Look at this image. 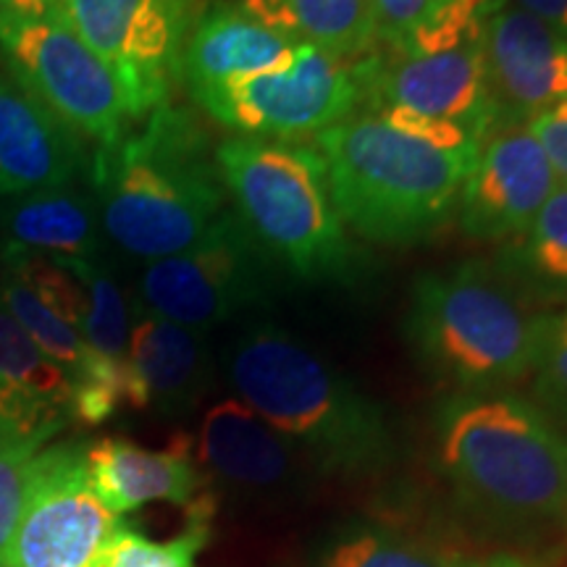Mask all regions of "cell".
Instances as JSON below:
<instances>
[{"mask_svg": "<svg viewBox=\"0 0 567 567\" xmlns=\"http://www.w3.org/2000/svg\"><path fill=\"white\" fill-rule=\"evenodd\" d=\"M197 465L245 492H281L300 481L305 457L255 410L224 400L205 413L197 431Z\"/></svg>", "mask_w": 567, "mask_h": 567, "instance_id": "ac0fdd59", "label": "cell"}, {"mask_svg": "<svg viewBox=\"0 0 567 567\" xmlns=\"http://www.w3.org/2000/svg\"><path fill=\"white\" fill-rule=\"evenodd\" d=\"M297 42L260 24L237 3H216L197 13L182 53V80L189 92L281 69Z\"/></svg>", "mask_w": 567, "mask_h": 567, "instance_id": "ffe728a7", "label": "cell"}, {"mask_svg": "<svg viewBox=\"0 0 567 567\" xmlns=\"http://www.w3.org/2000/svg\"><path fill=\"white\" fill-rule=\"evenodd\" d=\"M457 563L386 530H358L342 538L321 567H457Z\"/></svg>", "mask_w": 567, "mask_h": 567, "instance_id": "83f0119b", "label": "cell"}, {"mask_svg": "<svg viewBox=\"0 0 567 567\" xmlns=\"http://www.w3.org/2000/svg\"><path fill=\"white\" fill-rule=\"evenodd\" d=\"M216 163L234 213L284 274L302 281L352 274L354 250L313 145L231 137L216 147Z\"/></svg>", "mask_w": 567, "mask_h": 567, "instance_id": "8992f818", "label": "cell"}, {"mask_svg": "<svg viewBox=\"0 0 567 567\" xmlns=\"http://www.w3.org/2000/svg\"><path fill=\"white\" fill-rule=\"evenodd\" d=\"M71 417V384L0 305V429L55 436Z\"/></svg>", "mask_w": 567, "mask_h": 567, "instance_id": "44dd1931", "label": "cell"}, {"mask_svg": "<svg viewBox=\"0 0 567 567\" xmlns=\"http://www.w3.org/2000/svg\"><path fill=\"white\" fill-rule=\"evenodd\" d=\"M84 460L92 488L118 517L151 502L193 507L205 496V473L197 465L195 442L184 434L163 450L105 436L84 446Z\"/></svg>", "mask_w": 567, "mask_h": 567, "instance_id": "2e32d148", "label": "cell"}, {"mask_svg": "<svg viewBox=\"0 0 567 567\" xmlns=\"http://www.w3.org/2000/svg\"><path fill=\"white\" fill-rule=\"evenodd\" d=\"M557 187L555 168L526 124L494 132L481 145L460 195V229L484 243L513 239L526 231Z\"/></svg>", "mask_w": 567, "mask_h": 567, "instance_id": "5bb4252c", "label": "cell"}, {"mask_svg": "<svg viewBox=\"0 0 567 567\" xmlns=\"http://www.w3.org/2000/svg\"><path fill=\"white\" fill-rule=\"evenodd\" d=\"M509 3L549 24L551 30L567 34V0H509Z\"/></svg>", "mask_w": 567, "mask_h": 567, "instance_id": "d6a6232c", "label": "cell"}, {"mask_svg": "<svg viewBox=\"0 0 567 567\" xmlns=\"http://www.w3.org/2000/svg\"><path fill=\"white\" fill-rule=\"evenodd\" d=\"M87 168L84 137L9 71L0 74V197L71 187Z\"/></svg>", "mask_w": 567, "mask_h": 567, "instance_id": "9a60e30c", "label": "cell"}, {"mask_svg": "<svg viewBox=\"0 0 567 567\" xmlns=\"http://www.w3.org/2000/svg\"><path fill=\"white\" fill-rule=\"evenodd\" d=\"M360 109H400L471 126L481 140L496 132L481 38L446 53L415 55L375 48L354 61Z\"/></svg>", "mask_w": 567, "mask_h": 567, "instance_id": "7c38bea8", "label": "cell"}, {"mask_svg": "<svg viewBox=\"0 0 567 567\" xmlns=\"http://www.w3.org/2000/svg\"><path fill=\"white\" fill-rule=\"evenodd\" d=\"M187 509V526L168 542H155L118 523L92 567H197V557L210 542L213 499L205 494Z\"/></svg>", "mask_w": 567, "mask_h": 567, "instance_id": "484cf974", "label": "cell"}, {"mask_svg": "<svg viewBox=\"0 0 567 567\" xmlns=\"http://www.w3.org/2000/svg\"><path fill=\"white\" fill-rule=\"evenodd\" d=\"M492 0H371L375 48L431 55L481 38Z\"/></svg>", "mask_w": 567, "mask_h": 567, "instance_id": "7402d4cb", "label": "cell"}, {"mask_svg": "<svg viewBox=\"0 0 567 567\" xmlns=\"http://www.w3.org/2000/svg\"><path fill=\"white\" fill-rule=\"evenodd\" d=\"M534 134L544 155L555 168L559 184L567 187V101L549 105L526 124Z\"/></svg>", "mask_w": 567, "mask_h": 567, "instance_id": "4dcf8cb0", "label": "cell"}, {"mask_svg": "<svg viewBox=\"0 0 567 567\" xmlns=\"http://www.w3.org/2000/svg\"><path fill=\"white\" fill-rule=\"evenodd\" d=\"M197 13V0H53V17L111 69L134 118L168 103Z\"/></svg>", "mask_w": 567, "mask_h": 567, "instance_id": "9c48e42d", "label": "cell"}, {"mask_svg": "<svg viewBox=\"0 0 567 567\" xmlns=\"http://www.w3.org/2000/svg\"><path fill=\"white\" fill-rule=\"evenodd\" d=\"M53 17V0H0V27Z\"/></svg>", "mask_w": 567, "mask_h": 567, "instance_id": "1f68e13d", "label": "cell"}, {"mask_svg": "<svg viewBox=\"0 0 567 567\" xmlns=\"http://www.w3.org/2000/svg\"><path fill=\"white\" fill-rule=\"evenodd\" d=\"M0 305L30 334L32 342L55 365H61L66 371V375L80 371V365L90 354V347L82 339L80 329L66 321L59 310H53L51 305L42 300L32 287H27L17 274H11L9 268L0 271Z\"/></svg>", "mask_w": 567, "mask_h": 567, "instance_id": "4316f807", "label": "cell"}, {"mask_svg": "<svg viewBox=\"0 0 567 567\" xmlns=\"http://www.w3.org/2000/svg\"><path fill=\"white\" fill-rule=\"evenodd\" d=\"M87 444H53L34 457L3 567H92L122 517L90 484Z\"/></svg>", "mask_w": 567, "mask_h": 567, "instance_id": "8fae6325", "label": "cell"}, {"mask_svg": "<svg viewBox=\"0 0 567 567\" xmlns=\"http://www.w3.org/2000/svg\"><path fill=\"white\" fill-rule=\"evenodd\" d=\"M130 408L161 415H187L216 379V363L203 331L166 318H140L126 350Z\"/></svg>", "mask_w": 567, "mask_h": 567, "instance_id": "e0dca14e", "label": "cell"}, {"mask_svg": "<svg viewBox=\"0 0 567 567\" xmlns=\"http://www.w3.org/2000/svg\"><path fill=\"white\" fill-rule=\"evenodd\" d=\"M84 289V316L80 334L92 352L111 360H126L130 350V305L109 268L97 258L59 260Z\"/></svg>", "mask_w": 567, "mask_h": 567, "instance_id": "d4e9b609", "label": "cell"}, {"mask_svg": "<svg viewBox=\"0 0 567 567\" xmlns=\"http://www.w3.org/2000/svg\"><path fill=\"white\" fill-rule=\"evenodd\" d=\"M243 9L295 42H310L344 61L375 51L371 0H243Z\"/></svg>", "mask_w": 567, "mask_h": 567, "instance_id": "603a6c76", "label": "cell"}, {"mask_svg": "<svg viewBox=\"0 0 567 567\" xmlns=\"http://www.w3.org/2000/svg\"><path fill=\"white\" fill-rule=\"evenodd\" d=\"M281 274L243 218L224 210L187 250L151 260L137 292L151 316L208 334L271 300Z\"/></svg>", "mask_w": 567, "mask_h": 567, "instance_id": "52a82bcc", "label": "cell"}, {"mask_svg": "<svg viewBox=\"0 0 567 567\" xmlns=\"http://www.w3.org/2000/svg\"><path fill=\"white\" fill-rule=\"evenodd\" d=\"M536 400L547 415L567 421V305L557 313L542 316L536 347Z\"/></svg>", "mask_w": 567, "mask_h": 567, "instance_id": "f546056e", "label": "cell"}, {"mask_svg": "<svg viewBox=\"0 0 567 567\" xmlns=\"http://www.w3.org/2000/svg\"><path fill=\"white\" fill-rule=\"evenodd\" d=\"M457 567H530L515 557H488V559H476V563H457Z\"/></svg>", "mask_w": 567, "mask_h": 567, "instance_id": "836d02e7", "label": "cell"}, {"mask_svg": "<svg viewBox=\"0 0 567 567\" xmlns=\"http://www.w3.org/2000/svg\"><path fill=\"white\" fill-rule=\"evenodd\" d=\"M313 147L344 226L381 245H413L442 229L481 151H439L368 113L329 126Z\"/></svg>", "mask_w": 567, "mask_h": 567, "instance_id": "3957f363", "label": "cell"}, {"mask_svg": "<svg viewBox=\"0 0 567 567\" xmlns=\"http://www.w3.org/2000/svg\"><path fill=\"white\" fill-rule=\"evenodd\" d=\"M9 74L80 137L109 145L137 122L122 84L61 19L0 27Z\"/></svg>", "mask_w": 567, "mask_h": 567, "instance_id": "30bf717a", "label": "cell"}, {"mask_svg": "<svg viewBox=\"0 0 567 567\" xmlns=\"http://www.w3.org/2000/svg\"><path fill=\"white\" fill-rule=\"evenodd\" d=\"M221 365L239 402L321 471L371 473L392 460L384 408L281 326L250 323L226 344Z\"/></svg>", "mask_w": 567, "mask_h": 567, "instance_id": "7a4b0ae2", "label": "cell"}, {"mask_svg": "<svg viewBox=\"0 0 567 567\" xmlns=\"http://www.w3.org/2000/svg\"><path fill=\"white\" fill-rule=\"evenodd\" d=\"M439 463L465 502L505 520L567 509V434L509 392L455 394L436 417Z\"/></svg>", "mask_w": 567, "mask_h": 567, "instance_id": "5b68a950", "label": "cell"}, {"mask_svg": "<svg viewBox=\"0 0 567 567\" xmlns=\"http://www.w3.org/2000/svg\"><path fill=\"white\" fill-rule=\"evenodd\" d=\"M101 252L95 197L76 184L40 189L0 203V264L19 258L80 260Z\"/></svg>", "mask_w": 567, "mask_h": 567, "instance_id": "d6986e66", "label": "cell"}, {"mask_svg": "<svg viewBox=\"0 0 567 567\" xmlns=\"http://www.w3.org/2000/svg\"><path fill=\"white\" fill-rule=\"evenodd\" d=\"M193 97L239 137L281 142L318 137L360 109L354 61L310 42H297L287 66L193 90Z\"/></svg>", "mask_w": 567, "mask_h": 567, "instance_id": "ba28073f", "label": "cell"}, {"mask_svg": "<svg viewBox=\"0 0 567 567\" xmlns=\"http://www.w3.org/2000/svg\"><path fill=\"white\" fill-rule=\"evenodd\" d=\"M51 436H19L0 429V567L6 563L13 528L24 505L34 457Z\"/></svg>", "mask_w": 567, "mask_h": 567, "instance_id": "f1b7e54d", "label": "cell"}, {"mask_svg": "<svg viewBox=\"0 0 567 567\" xmlns=\"http://www.w3.org/2000/svg\"><path fill=\"white\" fill-rule=\"evenodd\" d=\"M530 302L567 305V187L551 193L536 218L509 239L494 264Z\"/></svg>", "mask_w": 567, "mask_h": 567, "instance_id": "cb8c5ba5", "label": "cell"}, {"mask_svg": "<svg viewBox=\"0 0 567 567\" xmlns=\"http://www.w3.org/2000/svg\"><path fill=\"white\" fill-rule=\"evenodd\" d=\"M542 316L494 264L465 260L417 276L405 331L423 365L457 394H492L534 371Z\"/></svg>", "mask_w": 567, "mask_h": 567, "instance_id": "277c9868", "label": "cell"}, {"mask_svg": "<svg viewBox=\"0 0 567 567\" xmlns=\"http://www.w3.org/2000/svg\"><path fill=\"white\" fill-rule=\"evenodd\" d=\"M481 55L496 132L528 124L536 113L567 101V34L509 0L488 3Z\"/></svg>", "mask_w": 567, "mask_h": 567, "instance_id": "4fadbf2b", "label": "cell"}, {"mask_svg": "<svg viewBox=\"0 0 567 567\" xmlns=\"http://www.w3.org/2000/svg\"><path fill=\"white\" fill-rule=\"evenodd\" d=\"M90 179L101 229L147 264L187 250L226 210L216 147L195 113L172 103L97 145Z\"/></svg>", "mask_w": 567, "mask_h": 567, "instance_id": "6da1fadb", "label": "cell"}]
</instances>
